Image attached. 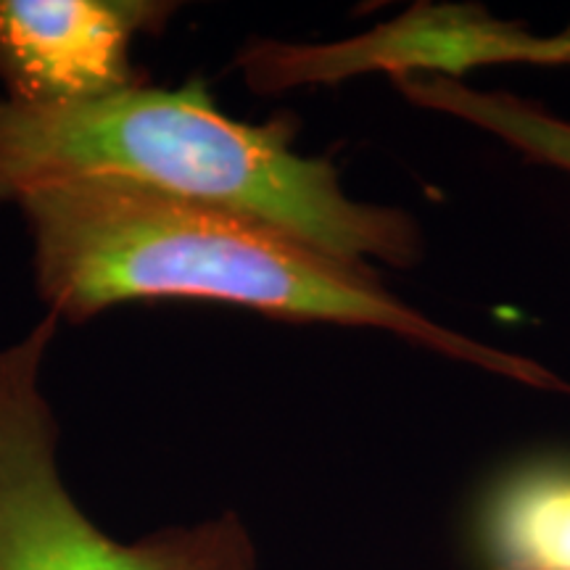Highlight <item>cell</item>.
Instances as JSON below:
<instances>
[{"label": "cell", "mask_w": 570, "mask_h": 570, "mask_svg": "<svg viewBox=\"0 0 570 570\" xmlns=\"http://www.w3.org/2000/svg\"><path fill=\"white\" fill-rule=\"evenodd\" d=\"M48 315L85 323L119 304L188 298L291 323L373 327L537 391L570 386L531 356L425 317L373 269L333 259L273 227L209 206L98 180L35 188L17 202Z\"/></svg>", "instance_id": "obj_1"}, {"label": "cell", "mask_w": 570, "mask_h": 570, "mask_svg": "<svg viewBox=\"0 0 570 570\" xmlns=\"http://www.w3.org/2000/svg\"><path fill=\"white\" fill-rule=\"evenodd\" d=\"M291 117L240 122L204 80L80 106L0 96V204L35 188L98 180L252 219L360 269L410 267L420 230L404 212L356 202L333 161L294 148Z\"/></svg>", "instance_id": "obj_2"}, {"label": "cell", "mask_w": 570, "mask_h": 570, "mask_svg": "<svg viewBox=\"0 0 570 570\" xmlns=\"http://www.w3.org/2000/svg\"><path fill=\"white\" fill-rule=\"evenodd\" d=\"M48 315L0 346V570H256V547L233 512L138 541L98 529L59 470V425L42 370L59 333Z\"/></svg>", "instance_id": "obj_3"}, {"label": "cell", "mask_w": 570, "mask_h": 570, "mask_svg": "<svg viewBox=\"0 0 570 570\" xmlns=\"http://www.w3.org/2000/svg\"><path fill=\"white\" fill-rule=\"evenodd\" d=\"M173 13L159 0H0L3 98L53 109L148 85L132 46Z\"/></svg>", "instance_id": "obj_4"}, {"label": "cell", "mask_w": 570, "mask_h": 570, "mask_svg": "<svg viewBox=\"0 0 570 570\" xmlns=\"http://www.w3.org/2000/svg\"><path fill=\"white\" fill-rule=\"evenodd\" d=\"M483 570H570V458H541L494 481L475 515Z\"/></svg>", "instance_id": "obj_5"}, {"label": "cell", "mask_w": 570, "mask_h": 570, "mask_svg": "<svg viewBox=\"0 0 570 570\" xmlns=\"http://www.w3.org/2000/svg\"><path fill=\"white\" fill-rule=\"evenodd\" d=\"M391 82L407 101L481 127L531 159L570 173V122L541 106L449 75H404Z\"/></svg>", "instance_id": "obj_6"}, {"label": "cell", "mask_w": 570, "mask_h": 570, "mask_svg": "<svg viewBox=\"0 0 570 570\" xmlns=\"http://www.w3.org/2000/svg\"><path fill=\"white\" fill-rule=\"evenodd\" d=\"M423 53L433 69L454 77L491 63L570 67V30L541 38L479 6L444 3L425 21Z\"/></svg>", "instance_id": "obj_7"}]
</instances>
